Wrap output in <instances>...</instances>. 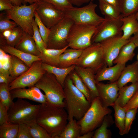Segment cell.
I'll list each match as a JSON object with an SVG mask.
<instances>
[{"mask_svg":"<svg viewBox=\"0 0 138 138\" xmlns=\"http://www.w3.org/2000/svg\"><path fill=\"white\" fill-rule=\"evenodd\" d=\"M67 120L68 113L64 108L41 104L36 119L51 138H59Z\"/></svg>","mask_w":138,"mask_h":138,"instance_id":"6da1fadb","label":"cell"},{"mask_svg":"<svg viewBox=\"0 0 138 138\" xmlns=\"http://www.w3.org/2000/svg\"><path fill=\"white\" fill-rule=\"evenodd\" d=\"M63 88L68 120L74 119L78 121L83 116L91 103L74 85L70 74L65 80Z\"/></svg>","mask_w":138,"mask_h":138,"instance_id":"7a4b0ae2","label":"cell"},{"mask_svg":"<svg viewBox=\"0 0 138 138\" xmlns=\"http://www.w3.org/2000/svg\"><path fill=\"white\" fill-rule=\"evenodd\" d=\"M35 86L44 93L47 105L60 108L66 107L64 88L53 74L46 72Z\"/></svg>","mask_w":138,"mask_h":138,"instance_id":"3957f363","label":"cell"},{"mask_svg":"<svg viewBox=\"0 0 138 138\" xmlns=\"http://www.w3.org/2000/svg\"><path fill=\"white\" fill-rule=\"evenodd\" d=\"M111 112L110 109L103 105L99 96L94 98L83 116L77 121L81 128V135L93 131L101 124L105 116Z\"/></svg>","mask_w":138,"mask_h":138,"instance_id":"277c9868","label":"cell"},{"mask_svg":"<svg viewBox=\"0 0 138 138\" xmlns=\"http://www.w3.org/2000/svg\"><path fill=\"white\" fill-rule=\"evenodd\" d=\"M41 104H32L22 99L18 98L8 110V122L18 124H27L36 120Z\"/></svg>","mask_w":138,"mask_h":138,"instance_id":"5b68a950","label":"cell"},{"mask_svg":"<svg viewBox=\"0 0 138 138\" xmlns=\"http://www.w3.org/2000/svg\"><path fill=\"white\" fill-rule=\"evenodd\" d=\"M91 0L89 3L81 7H72L64 12L65 17L71 20L74 23L98 26L104 18L98 15L95 9L97 5Z\"/></svg>","mask_w":138,"mask_h":138,"instance_id":"8992f818","label":"cell"},{"mask_svg":"<svg viewBox=\"0 0 138 138\" xmlns=\"http://www.w3.org/2000/svg\"><path fill=\"white\" fill-rule=\"evenodd\" d=\"M97 26L74 23L69 34V48L83 50L92 44L91 40Z\"/></svg>","mask_w":138,"mask_h":138,"instance_id":"52a82bcc","label":"cell"},{"mask_svg":"<svg viewBox=\"0 0 138 138\" xmlns=\"http://www.w3.org/2000/svg\"><path fill=\"white\" fill-rule=\"evenodd\" d=\"M38 6L37 3L29 5H14L12 9L6 10V14L9 19L15 22L25 32L32 36V20Z\"/></svg>","mask_w":138,"mask_h":138,"instance_id":"ba28073f","label":"cell"},{"mask_svg":"<svg viewBox=\"0 0 138 138\" xmlns=\"http://www.w3.org/2000/svg\"><path fill=\"white\" fill-rule=\"evenodd\" d=\"M75 65L83 67L90 68L95 73L106 65L100 43H93L83 49Z\"/></svg>","mask_w":138,"mask_h":138,"instance_id":"9c48e42d","label":"cell"},{"mask_svg":"<svg viewBox=\"0 0 138 138\" xmlns=\"http://www.w3.org/2000/svg\"><path fill=\"white\" fill-rule=\"evenodd\" d=\"M74 24L72 20L65 17L50 28L47 48L61 49L68 46L69 34Z\"/></svg>","mask_w":138,"mask_h":138,"instance_id":"30bf717a","label":"cell"},{"mask_svg":"<svg viewBox=\"0 0 138 138\" xmlns=\"http://www.w3.org/2000/svg\"><path fill=\"white\" fill-rule=\"evenodd\" d=\"M42 63L41 60L34 62L27 70L16 78L8 85L9 90L34 86L46 72L43 68Z\"/></svg>","mask_w":138,"mask_h":138,"instance_id":"8fae6325","label":"cell"},{"mask_svg":"<svg viewBox=\"0 0 138 138\" xmlns=\"http://www.w3.org/2000/svg\"><path fill=\"white\" fill-rule=\"evenodd\" d=\"M104 18V20L97 27L92 38V43H100L111 37L122 35L121 18Z\"/></svg>","mask_w":138,"mask_h":138,"instance_id":"7c38bea8","label":"cell"},{"mask_svg":"<svg viewBox=\"0 0 138 138\" xmlns=\"http://www.w3.org/2000/svg\"><path fill=\"white\" fill-rule=\"evenodd\" d=\"M36 11L44 25L50 29L65 17L64 12L52 4L41 1L37 3Z\"/></svg>","mask_w":138,"mask_h":138,"instance_id":"4fadbf2b","label":"cell"},{"mask_svg":"<svg viewBox=\"0 0 138 138\" xmlns=\"http://www.w3.org/2000/svg\"><path fill=\"white\" fill-rule=\"evenodd\" d=\"M129 41L124 39L122 35L111 37L100 43L102 47L106 65L112 66L113 62L118 55L122 47Z\"/></svg>","mask_w":138,"mask_h":138,"instance_id":"5bb4252c","label":"cell"},{"mask_svg":"<svg viewBox=\"0 0 138 138\" xmlns=\"http://www.w3.org/2000/svg\"><path fill=\"white\" fill-rule=\"evenodd\" d=\"M99 97L105 107L111 106L114 103L118 96L120 89L117 81L108 84L96 82Z\"/></svg>","mask_w":138,"mask_h":138,"instance_id":"9a60e30c","label":"cell"},{"mask_svg":"<svg viewBox=\"0 0 138 138\" xmlns=\"http://www.w3.org/2000/svg\"><path fill=\"white\" fill-rule=\"evenodd\" d=\"M13 100L16 98L27 99L41 104L47 105V99L40 89L35 86L27 89L18 88L10 90Z\"/></svg>","mask_w":138,"mask_h":138,"instance_id":"2e32d148","label":"cell"},{"mask_svg":"<svg viewBox=\"0 0 138 138\" xmlns=\"http://www.w3.org/2000/svg\"><path fill=\"white\" fill-rule=\"evenodd\" d=\"M105 65L100 69L95 75L96 82L108 80L110 83L117 81L124 67L125 64H117L114 66L107 67Z\"/></svg>","mask_w":138,"mask_h":138,"instance_id":"e0dca14e","label":"cell"},{"mask_svg":"<svg viewBox=\"0 0 138 138\" xmlns=\"http://www.w3.org/2000/svg\"><path fill=\"white\" fill-rule=\"evenodd\" d=\"M74 70L88 88L92 100L99 96L94 71L89 68H84L76 65Z\"/></svg>","mask_w":138,"mask_h":138,"instance_id":"ac0fdd59","label":"cell"},{"mask_svg":"<svg viewBox=\"0 0 138 138\" xmlns=\"http://www.w3.org/2000/svg\"><path fill=\"white\" fill-rule=\"evenodd\" d=\"M117 82L120 88L128 83H138V61L125 66Z\"/></svg>","mask_w":138,"mask_h":138,"instance_id":"d6986e66","label":"cell"},{"mask_svg":"<svg viewBox=\"0 0 138 138\" xmlns=\"http://www.w3.org/2000/svg\"><path fill=\"white\" fill-rule=\"evenodd\" d=\"M0 47L5 52L14 55L23 61L30 67L34 62L41 60L38 56L27 53L12 47L0 42Z\"/></svg>","mask_w":138,"mask_h":138,"instance_id":"ffe728a7","label":"cell"},{"mask_svg":"<svg viewBox=\"0 0 138 138\" xmlns=\"http://www.w3.org/2000/svg\"><path fill=\"white\" fill-rule=\"evenodd\" d=\"M67 46L61 49L44 48L38 56L42 63L59 67L60 55L67 48Z\"/></svg>","mask_w":138,"mask_h":138,"instance_id":"44dd1931","label":"cell"},{"mask_svg":"<svg viewBox=\"0 0 138 138\" xmlns=\"http://www.w3.org/2000/svg\"><path fill=\"white\" fill-rule=\"evenodd\" d=\"M121 20L122 23V38L129 40L132 35L138 31V20L136 17L135 14L122 17Z\"/></svg>","mask_w":138,"mask_h":138,"instance_id":"7402d4cb","label":"cell"},{"mask_svg":"<svg viewBox=\"0 0 138 138\" xmlns=\"http://www.w3.org/2000/svg\"><path fill=\"white\" fill-rule=\"evenodd\" d=\"M14 47L25 52L37 56L40 53L37 47L32 36L25 31Z\"/></svg>","mask_w":138,"mask_h":138,"instance_id":"603a6c76","label":"cell"},{"mask_svg":"<svg viewBox=\"0 0 138 138\" xmlns=\"http://www.w3.org/2000/svg\"><path fill=\"white\" fill-rule=\"evenodd\" d=\"M83 50L67 48L60 55L59 67L66 68L75 65Z\"/></svg>","mask_w":138,"mask_h":138,"instance_id":"cb8c5ba5","label":"cell"},{"mask_svg":"<svg viewBox=\"0 0 138 138\" xmlns=\"http://www.w3.org/2000/svg\"><path fill=\"white\" fill-rule=\"evenodd\" d=\"M138 90V83L125 85L120 88L118 96L115 103L123 107Z\"/></svg>","mask_w":138,"mask_h":138,"instance_id":"d4e9b609","label":"cell"},{"mask_svg":"<svg viewBox=\"0 0 138 138\" xmlns=\"http://www.w3.org/2000/svg\"><path fill=\"white\" fill-rule=\"evenodd\" d=\"M76 65L66 68H61L42 63L43 68L47 72L53 74L60 84L64 87L65 80L70 74L75 69Z\"/></svg>","mask_w":138,"mask_h":138,"instance_id":"484cf974","label":"cell"},{"mask_svg":"<svg viewBox=\"0 0 138 138\" xmlns=\"http://www.w3.org/2000/svg\"><path fill=\"white\" fill-rule=\"evenodd\" d=\"M136 47L133 42L129 41L121 48L117 57L114 60L113 64H126L132 60L135 55L134 50Z\"/></svg>","mask_w":138,"mask_h":138,"instance_id":"4316f807","label":"cell"},{"mask_svg":"<svg viewBox=\"0 0 138 138\" xmlns=\"http://www.w3.org/2000/svg\"><path fill=\"white\" fill-rule=\"evenodd\" d=\"M68 121L59 138H79L81 135L80 126L74 119Z\"/></svg>","mask_w":138,"mask_h":138,"instance_id":"83f0119b","label":"cell"},{"mask_svg":"<svg viewBox=\"0 0 138 138\" xmlns=\"http://www.w3.org/2000/svg\"><path fill=\"white\" fill-rule=\"evenodd\" d=\"M29 68L19 59L14 55H11L9 73L11 77L15 79L25 72Z\"/></svg>","mask_w":138,"mask_h":138,"instance_id":"f1b7e54d","label":"cell"},{"mask_svg":"<svg viewBox=\"0 0 138 138\" xmlns=\"http://www.w3.org/2000/svg\"><path fill=\"white\" fill-rule=\"evenodd\" d=\"M99 8L105 18L118 19L123 17L120 9L102 1L98 0Z\"/></svg>","mask_w":138,"mask_h":138,"instance_id":"f546056e","label":"cell"},{"mask_svg":"<svg viewBox=\"0 0 138 138\" xmlns=\"http://www.w3.org/2000/svg\"><path fill=\"white\" fill-rule=\"evenodd\" d=\"M111 106L114 111L115 123L119 129L120 135H124L126 111L123 107L114 103Z\"/></svg>","mask_w":138,"mask_h":138,"instance_id":"4dcf8cb0","label":"cell"},{"mask_svg":"<svg viewBox=\"0 0 138 138\" xmlns=\"http://www.w3.org/2000/svg\"><path fill=\"white\" fill-rule=\"evenodd\" d=\"M19 126L8 121L0 125V138H17Z\"/></svg>","mask_w":138,"mask_h":138,"instance_id":"1f68e13d","label":"cell"},{"mask_svg":"<svg viewBox=\"0 0 138 138\" xmlns=\"http://www.w3.org/2000/svg\"><path fill=\"white\" fill-rule=\"evenodd\" d=\"M119 7L123 17L136 14L138 11V0H120Z\"/></svg>","mask_w":138,"mask_h":138,"instance_id":"d6a6232c","label":"cell"},{"mask_svg":"<svg viewBox=\"0 0 138 138\" xmlns=\"http://www.w3.org/2000/svg\"><path fill=\"white\" fill-rule=\"evenodd\" d=\"M70 74L74 85L91 103L92 99L90 91L80 77L74 70Z\"/></svg>","mask_w":138,"mask_h":138,"instance_id":"836d02e7","label":"cell"},{"mask_svg":"<svg viewBox=\"0 0 138 138\" xmlns=\"http://www.w3.org/2000/svg\"><path fill=\"white\" fill-rule=\"evenodd\" d=\"M24 32L21 28L18 26L12 29L11 33L7 37L4 39L0 38V42L14 47Z\"/></svg>","mask_w":138,"mask_h":138,"instance_id":"e575fe53","label":"cell"},{"mask_svg":"<svg viewBox=\"0 0 138 138\" xmlns=\"http://www.w3.org/2000/svg\"><path fill=\"white\" fill-rule=\"evenodd\" d=\"M32 138H51L46 130L36 120L27 124Z\"/></svg>","mask_w":138,"mask_h":138,"instance_id":"d590c367","label":"cell"},{"mask_svg":"<svg viewBox=\"0 0 138 138\" xmlns=\"http://www.w3.org/2000/svg\"><path fill=\"white\" fill-rule=\"evenodd\" d=\"M12 98L8 85L0 83V102L8 109L14 102Z\"/></svg>","mask_w":138,"mask_h":138,"instance_id":"8d00e7d4","label":"cell"},{"mask_svg":"<svg viewBox=\"0 0 138 138\" xmlns=\"http://www.w3.org/2000/svg\"><path fill=\"white\" fill-rule=\"evenodd\" d=\"M107 115L105 117L100 126L94 132L93 138H109L111 137L110 131L107 129L109 119Z\"/></svg>","mask_w":138,"mask_h":138,"instance_id":"74e56055","label":"cell"},{"mask_svg":"<svg viewBox=\"0 0 138 138\" xmlns=\"http://www.w3.org/2000/svg\"><path fill=\"white\" fill-rule=\"evenodd\" d=\"M0 54V73L9 74L11 55L7 54L1 48Z\"/></svg>","mask_w":138,"mask_h":138,"instance_id":"f35d334b","label":"cell"},{"mask_svg":"<svg viewBox=\"0 0 138 138\" xmlns=\"http://www.w3.org/2000/svg\"><path fill=\"white\" fill-rule=\"evenodd\" d=\"M32 25L33 32L32 37L38 50L41 52L44 48H46V46L40 33L37 24L34 18Z\"/></svg>","mask_w":138,"mask_h":138,"instance_id":"ab89813d","label":"cell"},{"mask_svg":"<svg viewBox=\"0 0 138 138\" xmlns=\"http://www.w3.org/2000/svg\"><path fill=\"white\" fill-rule=\"evenodd\" d=\"M34 20L38 26L40 33L47 48L48 39L50 32V29L47 28L43 23L36 10L34 13Z\"/></svg>","mask_w":138,"mask_h":138,"instance_id":"60d3db41","label":"cell"},{"mask_svg":"<svg viewBox=\"0 0 138 138\" xmlns=\"http://www.w3.org/2000/svg\"><path fill=\"white\" fill-rule=\"evenodd\" d=\"M14 21L10 20L6 13L0 14V33L8 30L12 29L18 26Z\"/></svg>","mask_w":138,"mask_h":138,"instance_id":"b9f144b4","label":"cell"},{"mask_svg":"<svg viewBox=\"0 0 138 138\" xmlns=\"http://www.w3.org/2000/svg\"><path fill=\"white\" fill-rule=\"evenodd\" d=\"M138 108L131 109L126 112L124 135L128 133L137 112Z\"/></svg>","mask_w":138,"mask_h":138,"instance_id":"7bdbcfd3","label":"cell"},{"mask_svg":"<svg viewBox=\"0 0 138 138\" xmlns=\"http://www.w3.org/2000/svg\"><path fill=\"white\" fill-rule=\"evenodd\" d=\"M41 0L50 3L63 12L73 7L68 0Z\"/></svg>","mask_w":138,"mask_h":138,"instance_id":"ee69618b","label":"cell"},{"mask_svg":"<svg viewBox=\"0 0 138 138\" xmlns=\"http://www.w3.org/2000/svg\"><path fill=\"white\" fill-rule=\"evenodd\" d=\"M17 138H32L27 124L21 123L19 124Z\"/></svg>","mask_w":138,"mask_h":138,"instance_id":"f6af8a7d","label":"cell"},{"mask_svg":"<svg viewBox=\"0 0 138 138\" xmlns=\"http://www.w3.org/2000/svg\"><path fill=\"white\" fill-rule=\"evenodd\" d=\"M123 108L126 112L131 109L138 108V90Z\"/></svg>","mask_w":138,"mask_h":138,"instance_id":"bcb514c9","label":"cell"},{"mask_svg":"<svg viewBox=\"0 0 138 138\" xmlns=\"http://www.w3.org/2000/svg\"><path fill=\"white\" fill-rule=\"evenodd\" d=\"M8 110L6 107L0 102V125L8 121Z\"/></svg>","mask_w":138,"mask_h":138,"instance_id":"7dc6e473","label":"cell"},{"mask_svg":"<svg viewBox=\"0 0 138 138\" xmlns=\"http://www.w3.org/2000/svg\"><path fill=\"white\" fill-rule=\"evenodd\" d=\"M14 5L9 0H0V11L12 9Z\"/></svg>","mask_w":138,"mask_h":138,"instance_id":"c3c4849f","label":"cell"},{"mask_svg":"<svg viewBox=\"0 0 138 138\" xmlns=\"http://www.w3.org/2000/svg\"><path fill=\"white\" fill-rule=\"evenodd\" d=\"M14 79L10 77L9 74L0 73V83L9 85Z\"/></svg>","mask_w":138,"mask_h":138,"instance_id":"681fc988","label":"cell"},{"mask_svg":"<svg viewBox=\"0 0 138 138\" xmlns=\"http://www.w3.org/2000/svg\"><path fill=\"white\" fill-rule=\"evenodd\" d=\"M73 5L79 7L82 5L90 2L91 0H68Z\"/></svg>","mask_w":138,"mask_h":138,"instance_id":"f907efd6","label":"cell"},{"mask_svg":"<svg viewBox=\"0 0 138 138\" xmlns=\"http://www.w3.org/2000/svg\"><path fill=\"white\" fill-rule=\"evenodd\" d=\"M104 2L108 4L113 6L119 9L120 0H98Z\"/></svg>","mask_w":138,"mask_h":138,"instance_id":"816d5d0a","label":"cell"},{"mask_svg":"<svg viewBox=\"0 0 138 138\" xmlns=\"http://www.w3.org/2000/svg\"><path fill=\"white\" fill-rule=\"evenodd\" d=\"M129 40V41L133 43L136 47H138V31L131 37Z\"/></svg>","mask_w":138,"mask_h":138,"instance_id":"f5cc1de1","label":"cell"},{"mask_svg":"<svg viewBox=\"0 0 138 138\" xmlns=\"http://www.w3.org/2000/svg\"><path fill=\"white\" fill-rule=\"evenodd\" d=\"M94 132L93 131H90L81 135L79 138H93Z\"/></svg>","mask_w":138,"mask_h":138,"instance_id":"db71d44e","label":"cell"},{"mask_svg":"<svg viewBox=\"0 0 138 138\" xmlns=\"http://www.w3.org/2000/svg\"><path fill=\"white\" fill-rule=\"evenodd\" d=\"M12 4L15 6H19L22 5V4H26V3L25 0H9Z\"/></svg>","mask_w":138,"mask_h":138,"instance_id":"11a10c76","label":"cell"},{"mask_svg":"<svg viewBox=\"0 0 138 138\" xmlns=\"http://www.w3.org/2000/svg\"><path fill=\"white\" fill-rule=\"evenodd\" d=\"M25 2L27 3V2L29 3L30 4H32L37 3L39 2L41 0H25Z\"/></svg>","mask_w":138,"mask_h":138,"instance_id":"9f6ffc18","label":"cell"},{"mask_svg":"<svg viewBox=\"0 0 138 138\" xmlns=\"http://www.w3.org/2000/svg\"><path fill=\"white\" fill-rule=\"evenodd\" d=\"M135 16L137 19L138 20V11L135 14Z\"/></svg>","mask_w":138,"mask_h":138,"instance_id":"6f0895ef","label":"cell"},{"mask_svg":"<svg viewBox=\"0 0 138 138\" xmlns=\"http://www.w3.org/2000/svg\"><path fill=\"white\" fill-rule=\"evenodd\" d=\"M137 61H138V54L137 55Z\"/></svg>","mask_w":138,"mask_h":138,"instance_id":"680465c9","label":"cell"}]
</instances>
